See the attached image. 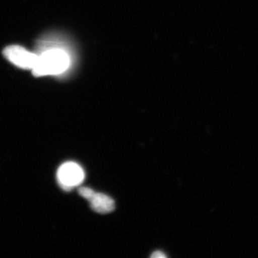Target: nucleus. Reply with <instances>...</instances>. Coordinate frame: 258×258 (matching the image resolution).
<instances>
[{
	"label": "nucleus",
	"instance_id": "obj_5",
	"mask_svg": "<svg viewBox=\"0 0 258 258\" xmlns=\"http://www.w3.org/2000/svg\"><path fill=\"white\" fill-rule=\"evenodd\" d=\"M151 257L153 258H165L166 255L164 252H161V251H156L154 253L152 254Z\"/></svg>",
	"mask_w": 258,
	"mask_h": 258
},
{
	"label": "nucleus",
	"instance_id": "obj_3",
	"mask_svg": "<svg viewBox=\"0 0 258 258\" xmlns=\"http://www.w3.org/2000/svg\"><path fill=\"white\" fill-rule=\"evenodd\" d=\"M3 54L12 64L24 70L33 69L38 59L37 53L30 52L25 47L18 45L5 47Z\"/></svg>",
	"mask_w": 258,
	"mask_h": 258
},
{
	"label": "nucleus",
	"instance_id": "obj_2",
	"mask_svg": "<svg viewBox=\"0 0 258 258\" xmlns=\"http://www.w3.org/2000/svg\"><path fill=\"white\" fill-rule=\"evenodd\" d=\"M57 181L64 191H71L79 186L85 179L83 168L77 163L69 161L60 166L57 173Z\"/></svg>",
	"mask_w": 258,
	"mask_h": 258
},
{
	"label": "nucleus",
	"instance_id": "obj_4",
	"mask_svg": "<svg viewBox=\"0 0 258 258\" xmlns=\"http://www.w3.org/2000/svg\"><path fill=\"white\" fill-rule=\"evenodd\" d=\"M79 193L88 200L91 209L97 213L108 214L114 210L115 203L113 199L104 194L96 192L86 186L79 188Z\"/></svg>",
	"mask_w": 258,
	"mask_h": 258
},
{
	"label": "nucleus",
	"instance_id": "obj_1",
	"mask_svg": "<svg viewBox=\"0 0 258 258\" xmlns=\"http://www.w3.org/2000/svg\"><path fill=\"white\" fill-rule=\"evenodd\" d=\"M38 59L32 75L35 77L68 74L74 64V54L63 40L45 37L38 45Z\"/></svg>",
	"mask_w": 258,
	"mask_h": 258
}]
</instances>
